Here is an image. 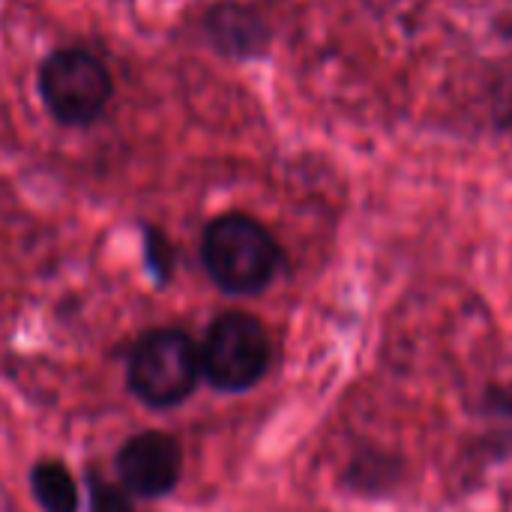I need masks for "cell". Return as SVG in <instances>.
Segmentation results:
<instances>
[{"instance_id":"6da1fadb","label":"cell","mask_w":512,"mask_h":512,"mask_svg":"<svg viewBox=\"0 0 512 512\" xmlns=\"http://www.w3.org/2000/svg\"><path fill=\"white\" fill-rule=\"evenodd\" d=\"M201 264L219 291L252 297L279 276L282 246L264 222L231 210L207 222L201 234Z\"/></svg>"},{"instance_id":"7a4b0ae2","label":"cell","mask_w":512,"mask_h":512,"mask_svg":"<svg viewBox=\"0 0 512 512\" xmlns=\"http://www.w3.org/2000/svg\"><path fill=\"white\" fill-rule=\"evenodd\" d=\"M201 381L198 345L180 327H153L135 339L126 357L129 393L156 411L183 405Z\"/></svg>"},{"instance_id":"3957f363","label":"cell","mask_w":512,"mask_h":512,"mask_svg":"<svg viewBox=\"0 0 512 512\" xmlns=\"http://www.w3.org/2000/svg\"><path fill=\"white\" fill-rule=\"evenodd\" d=\"M36 90L54 123L66 129H87L105 114L114 96V78L105 60L93 51L57 48L42 57Z\"/></svg>"},{"instance_id":"277c9868","label":"cell","mask_w":512,"mask_h":512,"mask_svg":"<svg viewBox=\"0 0 512 512\" xmlns=\"http://www.w3.org/2000/svg\"><path fill=\"white\" fill-rule=\"evenodd\" d=\"M201 378L219 393H246L273 366V342L261 318L228 309L216 315L198 345Z\"/></svg>"},{"instance_id":"5b68a950","label":"cell","mask_w":512,"mask_h":512,"mask_svg":"<svg viewBox=\"0 0 512 512\" xmlns=\"http://www.w3.org/2000/svg\"><path fill=\"white\" fill-rule=\"evenodd\" d=\"M120 486L141 501L168 498L183 477V447L174 435L147 429L123 441L114 456Z\"/></svg>"},{"instance_id":"8992f818","label":"cell","mask_w":512,"mask_h":512,"mask_svg":"<svg viewBox=\"0 0 512 512\" xmlns=\"http://www.w3.org/2000/svg\"><path fill=\"white\" fill-rule=\"evenodd\" d=\"M201 33L207 45L228 60H258L270 51L273 39L267 18L240 0L213 3L201 18Z\"/></svg>"},{"instance_id":"52a82bcc","label":"cell","mask_w":512,"mask_h":512,"mask_svg":"<svg viewBox=\"0 0 512 512\" xmlns=\"http://www.w3.org/2000/svg\"><path fill=\"white\" fill-rule=\"evenodd\" d=\"M30 495L42 512H78L81 510V489L72 471L60 459H39L33 462L30 474Z\"/></svg>"},{"instance_id":"ba28073f","label":"cell","mask_w":512,"mask_h":512,"mask_svg":"<svg viewBox=\"0 0 512 512\" xmlns=\"http://www.w3.org/2000/svg\"><path fill=\"white\" fill-rule=\"evenodd\" d=\"M144 267L159 288L171 285L177 270V249L156 225H144Z\"/></svg>"},{"instance_id":"9c48e42d","label":"cell","mask_w":512,"mask_h":512,"mask_svg":"<svg viewBox=\"0 0 512 512\" xmlns=\"http://www.w3.org/2000/svg\"><path fill=\"white\" fill-rule=\"evenodd\" d=\"M87 483V512H135V498L99 471L84 474Z\"/></svg>"}]
</instances>
